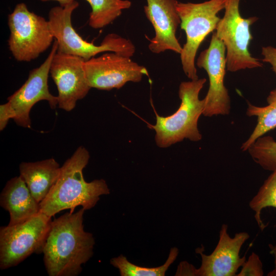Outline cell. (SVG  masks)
Segmentation results:
<instances>
[{
	"label": "cell",
	"mask_w": 276,
	"mask_h": 276,
	"mask_svg": "<svg viewBox=\"0 0 276 276\" xmlns=\"http://www.w3.org/2000/svg\"><path fill=\"white\" fill-rule=\"evenodd\" d=\"M254 161L266 170L276 169V141L270 136L259 137L247 149Z\"/></svg>",
	"instance_id": "44dd1931"
},
{
	"label": "cell",
	"mask_w": 276,
	"mask_h": 276,
	"mask_svg": "<svg viewBox=\"0 0 276 276\" xmlns=\"http://www.w3.org/2000/svg\"><path fill=\"white\" fill-rule=\"evenodd\" d=\"M261 53L263 56L262 61L270 64L276 75V48L271 46L263 47Z\"/></svg>",
	"instance_id": "cb8c5ba5"
},
{
	"label": "cell",
	"mask_w": 276,
	"mask_h": 276,
	"mask_svg": "<svg viewBox=\"0 0 276 276\" xmlns=\"http://www.w3.org/2000/svg\"><path fill=\"white\" fill-rule=\"evenodd\" d=\"M82 208L52 221L42 253L49 276H77L93 256V235L84 229Z\"/></svg>",
	"instance_id": "6da1fadb"
},
{
	"label": "cell",
	"mask_w": 276,
	"mask_h": 276,
	"mask_svg": "<svg viewBox=\"0 0 276 276\" xmlns=\"http://www.w3.org/2000/svg\"><path fill=\"white\" fill-rule=\"evenodd\" d=\"M269 247L270 248V253L273 255L274 260V268L271 271L268 272L267 274L268 276H276V245H273L272 244L269 245Z\"/></svg>",
	"instance_id": "d4e9b609"
},
{
	"label": "cell",
	"mask_w": 276,
	"mask_h": 276,
	"mask_svg": "<svg viewBox=\"0 0 276 276\" xmlns=\"http://www.w3.org/2000/svg\"><path fill=\"white\" fill-rule=\"evenodd\" d=\"M52 222L40 211L29 220L0 227V268L14 267L32 254L42 253Z\"/></svg>",
	"instance_id": "52a82bcc"
},
{
	"label": "cell",
	"mask_w": 276,
	"mask_h": 276,
	"mask_svg": "<svg viewBox=\"0 0 276 276\" xmlns=\"http://www.w3.org/2000/svg\"><path fill=\"white\" fill-rule=\"evenodd\" d=\"M16 116L15 112L8 101L0 106V130H3L10 119L14 120Z\"/></svg>",
	"instance_id": "603a6c76"
},
{
	"label": "cell",
	"mask_w": 276,
	"mask_h": 276,
	"mask_svg": "<svg viewBox=\"0 0 276 276\" xmlns=\"http://www.w3.org/2000/svg\"><path fill=\"white\" fill-rule=\"evenodd\" d=\"M84 61L79 56L58 52L52 61L50 73L57 87L58 105L66 111L72 110L91 88L83 69Z\"/></svg>",
	"instance_id": "7c38bea8"
},
{
	"label": "cell",
	"mask_w": 276,
	"mask_h": 276,
	"mask_svg": "<svg viewBox=\"0 0 276 276\" xmlns=\"http://www.w3.org/2000/svg\"><path fill=\"white\" fill-rule=\"evenodd\" d=\"M225 3L226 0H209L200 3H177L180 27L186 35L180 59L185 74L191 80L198 79L195 65L197 50L206 36L216 30L220 19L217 14L224 9Z\"/></svg>",
	"instance_id": "5b68a950"
},
{
	"label": "cell",
	"mask_w": 276,
	"mask_h": 276,
	"mask_svg": "<svg viewBox=\"0 0 276 276\" xmlns=\"http://www.w3.org/2000/svg\"><path fill=\"white\" fill-rule=\"evenodd\" d=\"M145 15L153 26L155 36L149 40V50L159 54L167 50L180 53L182 47L176 32L181 21L176 9V0H146Z\"/></svg>",
	"instance_id": "5bb4252c"
},
{
	"label": "cell",
	"mask_w": 276,
	"mask_h": 276,
	"mask_svg": "<svg viewBox=\"0 0 276 276\" xmlns=\"http://www.w3.org/2000/svg\"><path fill=\"white\" fill-rule=\"evenodd\" d=\"M227 225L222 224L219 232V239L213 251L209 255L199 248L201 264L195 268L196 276H234L238 269L246 261L245 256L239 255L243 244L249 238L246 232L236 233L231 237L227 233Z\"/></svg>",
	"instance_id": "4fadbf2b"
},
{
	"label": "cell",
	"mask_w": 276,
	"mask_h": 276,
	"mask_svg": "<svg viewBox=\"0 0 276 276\" xmlns=\"http://www.w3.org/2000/svg\"><path fill=\"white\" fill-rule=\"evenodd\" d=\"M57 50L58 43L55 40L45 61L39 67L31 70L25 83L8 98V101L15 112L13 120L17 125L31 128L30 112L38 102L47 101L53 109L58 105L57 96L50 93L48 83L52 61Z\"/></svg>",
	"instance_id": "8fae6325"
},
{
	"label": "cell",
	"mask_w": 276,
	"mask_h": 276,
	"mask_svg": "<svg viewBox=\"0 0 276 276\" xmlns=\"http://www.w3.org/2000/svg\"><path fill=\"white\" fill-rule=\"evenodd\" d=\"M20 176L35 199L41 202L56 183L61 167L53 158L35 162H22Z\"/></svg>",
	"instance_id": "2e32d148"
},
{
	"label": "cell",
	"mask_w": 276,
	"mask_h": 276,
	"mask_svg": "<svg viewBox=\"0 0 276 276\" xmlns=\"http://www.w3.org/2000/svg\"><path fill=\"white\" fill-rule=\"evenodd\" d=\"M267 101L268 104L265 106H257L248 103L246 114L256 117L257 123L249 137L242 144V151L247 150L257 139L276 127V88L270 92Z\"/></svg>",
	"instance_id": "e0dca14e"
},
{
	"label": "cell",
	"mask_w": 276,
	"mask_h": 276,
	"mask_svg": "<svg viewBox=\"0 0 276 276\" xmlns=\"http://www.w3.org/2000/svg\"><path fill=\"white\" fill-rule=\"evenodd\" d=\"M90 155L83 146H79L61 167L59 176L45 198L39 203L40 211L52 217L59 212L81 206L85 210L94 208L100 197L110 193L106 181L85 180L83 170Z\"/></svg>",
	"instance_id": "7a4b0ae2"
},
{
	"label": "cell",
	"mask_w": 276,
	"mask_h": 276,
	"mask_svg": "<svg viewBox=\"0 0 276 276\" xmlns=\"http://www.w3.org/2000/svg\"><path fill=\"white\" fill-rule=\"evenodd\" d=\"M90 6L88 25L94 29L107 26L118 18L125 9L129 8V0H85Z\"/></svg>",
	"instance_id": "ac0fdd59"
},
{
	"label": "cell",
	"mask_w": 276,
	"mask_h": 276,
	"mask_svg": "<svg viewBox=\"0 0 276 276\" xmlns=\"http://www.w3.org/2000/svg\"><path fill=\"white\" fill-rule=\"evenodd\" d=\"M249 205L255 213V218L258 226L263 230L266 226L261 217L262 210L267 207L276 209V169L265 180Z\"/></svg>",
	"instance_id": "ffe728a7"
},
{
	"label": "cell",
	"mask_w": 276,
	"mask_h": 276,
	"mask_svg": "<svg viewBox=\"0 0 276 276\" xmlns=\"http://www.w3.org/2000/svg\"><path fill=\"white\" fill-rule=\"evenodd\" d=\"M196 65L205 70L209 79V88L204 98L205 107L202 114L208 117L228 114L230 98L224 83L226 67V48L216 32L212 34L208 48L200 54Z\"/></svg>",
	"instance_id": "30bf717a"
},
{
	"label": "cell",
	"mask_w": 276,
	"mask_h": 276,
	"mask_svg": "<svg viewBox=\"0 0 276 276\" xmlns=\"http://www.w3.org/2000/svg\"><path fill=\"white\" fill-rule=\"evenodd\" d=\"M0 205L10 215L8 225L22 223L40 212V205L19 175L9 180L0 195Z\"/></svg>",
	"instance_id": "9a60e30c"
},
{
	"label": "cell",
	"mask_w": 276,
	"mask_h": 276,
	"mask_svg": "<svg viewBox=\"0 0 276 276\" xmlns=\"http://www.w3.org/2000/svg\"><path fill=\"white\" fill-rule=\"evenodd\" d=\"M83 66L89 86L100 90L119 89L128 82H139L144 75H148L146 67L114 52L85 60Z\"/></svg>",
	"instance_id": "9c48e42d"
},
{
	"label": "cell",
	"mask_w": 276,
	"mask_h": 276,
	"mask_svg": "<svg viewBox=\"0 0 276 276\" xmlns=\"http://www.w3.org/2000/svg\"><path fill=\"white\" fill-rule=\"evenodd\" d=\"M240 1L226 0L224 15L218 22L215 32L226 48V68L232 72L263 66L262 63L253 57L248 50L253 38L250 27L258 18H243L239 12Z\"/></svg>",
	"instance_id": "ba28073f"
},
{
	"label": "cell",
	"mask_w": 276,
	"mask_h": 276,
	"mask_svg": "<svg viewBox=\"0 0 276 276\" xmlns=\"http://www.w3.org/2000/svg\"><path fill=\"white\" fill-rule=\"evenodd\" d=\"M9 48L18 61L37 58L51 45L54 39L48 20L29 11L24 3L16 5L8 15Z\"/></svg>",
	"instance_id": "8992f818"
},
{
	"label": "cell",
	"mask_w": 276,
	"mask_h": 276,
	"mask_svg": "<svg viewBox=\"0 0 276 276\" xmlns=\"http://www.w3.org/2000/svg\"><path fill=\"white\" fill-rule=\"evenodd\" d=\"M178 255V248H171L165 263L156 267H146L135 265L129 261L123 255L112 258L110 263L119 269L121 276H164Z\"/></svg>",
	"instance_id": "d6986e66"
},
{
	"label": "cell",
	"mask_w": 276,
	"mask_h": 276,
	"mask_svg": "<svg viewBox=\"0 0 276 276\" xmlns=\"http://www.w3.org/2000/svg\"><path fill=\"white\" fill-rule=\"evenodd\" d=\"M78 6L79 3L75 1L65 7H53L49 11L48 21L58 43L57 52L79 56L84 60L107 51L129 57L133 55L135 49L132 42L116 34H107L99 45L83 39L72 24V13Z\"/></svg>",
	"instance_id": "277c9868"
},
{
	"label": "cell",
	"mask_w": 276,
	"mask_h": 276,
	"mask_svg": "<svg viewBox=\"0 0 276 276\" xmlns=\"http://www.w3.org/2000/svg\"><path fill=\"white\" fill-rule=\"evenodd\" d=\"M41 2H45L48 1H56L60 6L62 7H65L66 6L73 3L75 0H40Z\"/></svg>",
	"instance_id": "484cf974"
},
{
	"label": "cell",
	"mask_w": 276,
	"mask_h": 276,
	"mask_svg": "<svg viewBox=\"0 0 276 276\" xmlns=\"http://www.w3.org/2000/svg\"><path fill=\"white\" fill-rule=\"evenodd\" d=\"M206 81L205 78H198L182 82L178 89L181 103L177 110L167 117L155 113V124L149 126L155 131L158 147L167 148L185 139L193 142L201 139L198 121L204 111L205 100H200L199 94Z\"/></svg>",
	"instance_id": "3957f363"
},
{
	"label": "cell",
	"mask_w": 276,
	"mask_h": 276,
	"mask_svg": "<svg viewBox=\"0 0 276 276\" xmlns=\"http://www.w3.org/2000/svg\"><path fill=\"white\" fill-rule=\"evenodd\" d=\"M264 272L263 264L259 256L252 252L248 260L245 261L240 272L237 276H262Z\"/></svg>",
	"instance_id": "7402d4cb"
}]
</instances>
